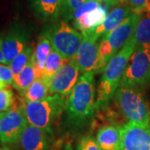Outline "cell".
Segmentation results:
<instances>
[{
    "label": "cell",
    "instance_id": "603a6c76",
    "mask_svg": "<svg viewBox=\"0 0 150 150\" xmlns=\"http://www.w3.org/2000/svg\"><path fill=\"white\" fill-rule=\"evenodd\" d=\"M33 54V52L32 48L27 46V48H25L21 54H18L16 58L12 61L10 64L8 65L14 77L18 74L22 70L27 66L32 58Z\"/></svg>",
    "mask_w": 150,
    "mask_h": 150
},
{
    "label": "cell",
    "instance_id": "e575fe53",
    "mask_svg": "<svg viewBox=\"0 0 150 150\" xmlns=\"http://www.w3.org/2000/svg\"><path fill=\"white\" fill-rule=\"evenodd\" d=\"M95 1H98V2H99V3H100V2H102V1H103V0H95Z\"/></svg>",
    "mask_w": 150,
    "mask_h": 150
},
{
    "label": "cell",
    "instance_id": "52a82bcc",
    "mask_svg": "<svg viewBox=\"0 0 150 150\" xmlns=\"http://www.w3.org/2000/svg\"><path fill=\"white\" fill-rule=\"evenodd\" d=\"M28 123L23 109V100L21 103L16 101L14 106L10 110L3 112L0 118L1 144L4 147L18 144Z\"/></svg>",
    "mask_w": 150,
    "mask_h": 150
},
{
    "label": "cell",
    "instance_id": "4316f807",
    "mask_svg": "<svg viewBox=\"0 0 150 150\" xmlns=\"http://www.w3.org/2000/svg\"><path fill=\"white\" fill-rule=\"evenodd\" d=\"M77 150H102L98 146L96 139L90 135L83 136L79 141Z\"/></svg>",
    "mask_w": 150,
    "mask_h": 150
},
{
    "label": "cell",
    "instance_id": "8992f818",
    "mask_svg": "<svg viewBox=\"0 0 150 150\" xmlns=\"http://www.w3.org/2000/svg\"><path fill=\"white\" fill-rule=\"evenodd\" d=\"M150 83V48H136L119 85L142 88Z\"/></svg>",
    "mask_w": 150,
    "mask_h": 150
},
{
    "label": "cell",
    "instance_id": "30bf717a",
    "mask_svg": "<svg viewBox=\"0 0 150 150\" xmlns=\"http://www.w3.org/2000/svg\"><path fill=\"white\" fill-rule=\"evenodd\" d=\"M121 150H150V124H123Z\"/></svg>",
    "mask_w": 150,
    "mask_h": 150
},
{
    "label": "cell",
    "instance_id": "d6986e66",
    "mask_svg": "<svg viewBox=\"0 0 150 150\" xmlns=\"http://www.w3.org/2000/svg\"><path fill=\"white\" fill-rule=\"evenodd\" d=\"M49 94L48 78H37L28 89L22 95L24 100L29 102H37L46 98Z\"/></svg>",
    "mask_w": 150,
    "mask_h": 150
},
{
    "label": "cell",
    "instance_id": "1f68e13d",
    "mask_svg": "<svg viewBox=\"0 0 150 150\" xmlns=\"http://www.w3.org/2000/svg\"><path fill=\"white\" fill-rule=\"evenodd\" d=\"M62 150H74V149H73L72 145L70 144H64Z\"/></svg>",
    "mask_w": 150,
    "mask_h": 150
},
{
    "label": "cell",
    "instance_id": "5b68a950",
    "mask_svg": "<svg viewBox=\"0 0 150 150\" xmlns=\"http://www.w3.org/2000/svg\"><path fill=\"white\" fill-rule=\"evenodd\" d=\"M43 33L49 38L52 48L63 58L66 60L75 58L83 40L82 33L71 27L66 21L55 23Z\"/></svg>",
    "mask_w": 150,
    "mask_h": 150
},
{
    "label": "cell",
    "instance_id": "d4e9b609",
    "mask_svg": "<svg viewBox=\"0 0 150 150\" xmlns=\"http://www.w3.org/2000/svg\"><path fill=\"white\" fill-rule=\"evenodd\" d=\"M88 0H64L60 13L66 18H73L74 13L79 9Z\"/></svg>",
    "mask_w": 150,
    "mask_h": 150
},
{
    "label": "cell",
    "instance_id": "ac0fdd59",
    "mask_svg": "<svg viewBox=\"0 0 150 150\" xmlns=\"http://www.w3.org/2000/svg\"><path fill=\"white\" fill-rule=\"evenodd\" d=\"M64 0H33V7L38 14L45 19H55L59 16Z\"/></svg>",
    "mask_w": 150,
    "mask_h": 150
},
{
    "label": "cell",
    "instance_id": "5bb4252c",
    "mask_svg": "<svg viewBox=\"0 0 150 150\" xmlns=\"http://www.w3.org/2000/svg\"><path fill=\"white\" fill-rule=\"evenodd\" d=\"M123 125H104L98 129L96 141L102 150H121Z\"/></svg>",
    "mask_w": 150,
    "mask_h": 150
},
{
    "label": "cell",
    "instance_id": "7402d4cb",
    "mask_svg": "<svg viewBox=\"0 0 150 150\" xmlns=\"http://www.w3.org/2000/svg\"><path fill=\"white\" fill-rule=\"evenodd\" d=\"M52 48V44L48 36L44 33H42L38 38L37 45L33 52L35 63H44Z\"/></svg>",
    "mask_w": 150,
    "mask_h": 150
},
{
    "label": "cell",
    "instance_id": "7c38bea8",
    "mask_svg": "<svg viewBox=\"0 0 150 150\" xmlns=\"http://www.w3.org/2000/svg\"><path fill=\"white\" fill-rule=\"evenodd\" d=\"M141 15L142 14L132 13L118 27L101 38V39L106 40L108 43L113 54H117L125 43L134 36Z\"/></svg>",
    "mask_w": 150,
    "mask_h": 150
},
{
    "label": "cell",
    "instance_id": "8fae6325",
    "mask_svg": "<svg viewBox=\"0 0 150 150\" xmlns=\"http://www.w3.org/2000/svg\"><path fill=\"white\" fill-rule=\"evenodd\" d=\"M28 32L22 26H13L9 29L2 41L4 64L9 65L17 56L27 48Z\"/></svg>",
    "mask_w": 150,
    "mask_h": 150
},
{
    "label": "cell",
    "instance_id": "4dcf8cb0",
    "mask_svg": "<svg viewBox=\"0 0 150 150\" xmlns=\"http://www.w3.org/2000/svg\"><path fill=\"white\" fill-rule=\"evenodd\" d=\"M105 4L108 6H115L117 5L119 2V0H103Z\"/></svg>",
    "mask_w": 150,
    "mask_h": 150
},
{
    "label": "cell",
    "instance_id": "f546056e",
    "mask_svg": "<svg viewBox=\"0 0 150 150\" xmlns=\"http://www.w3.org/2000/svg\"><path fill=\"white\" fill-rule=\"evenodd\" d=\"M3 35H0V64H4V54L2 50V41H3Z\"/></svg>",
    "mask_w": 150,
    "mask_h": 150
},
{
    "label": "cell",
    "instance_id": "9c48e42d",
    "mask_svg": "<svg viewBox=\"0 0 150 150\" xmlns=\"http://www.w3.org/2000/svg\"><path fill=\"white\" fill-rule=\"evenodd\" d=\"M79 72L74 59L68 60L58 72L48 79L49 94H59L68 98L79 78Z\"/></svg>",
    "mask_w": 150,
    "mask_h": 150
},
{
    "label": "cell",
    "instance_id": "2e32d148",
    "mask_svg": "<svg viewBox=\"0 0 150 150\" xmlns=\"http://www.w3.org/2000/svg\"><path fill=\"white\" fill-rule=\"evenodd\" d=\"M108 12V5L99 4L96 9L87 13L74 20V26L81 33L93 32L105 20Z\"/></svg>",
    "mask_w": 150,
    "mask_h": 150
},
{
    "label": "cell",
    "instance_id": "d6a6232c",
    "mask_svg": "<svg viewBox=\"0 0 150 150\" xmlns=\"http://www.w3.org/2000/svg\"><path fill=\"white\" fill-rule=\"evenodd\" d=\"M8 85H7L5 83H2V82H0V90L1 89H3V88H7Z\"/></svg>",
    "mask_w": 150,
    "mask_h": 150
},
{
    "label": "cell",
    "instance_id": "7a4b0ae2",
    "mask_svg": "<svg viewBox=\"0 0 150 150\" xmlns=\"http://www.w3.org/2000/svg\"><path fill=\"white\" fill-rule=\"evenodd\" d=\"M136 48L134 34L123 48L112 57L103 72V76L97 88L96 111L108 105L114 98L122 79L129 60Z\"/></svg>",
    "mask_w": 150,
    "mask_h": 150
},
{
    "label": "cell",
    "instance_id": "4fadbf2b",
    "mask_svg": "<svg viewBox=\"0 0 150 150\" xmlns=\"http://www.w3.org/2000/svg\"><path fill=\"white\" fill-rule=\"evenodd\" d=\"M47 134L45 131L28 123L19 140L22 150H48Z\"/></svg>",
    "mask_w": 150,
    "mask_h": 150
},
{
    "label": "cell",
    "instance_id": "9a60e30c",
    "mask_svg": "<svg viewBox=\"0 0 150 150\" xmlns=\"http://www.w3.org/2000/svg\"><path fill=\"white\" fill-rule=\"evenodd\" d=\"M133 12L129 5L116 7L108 13L105 20L102 24L91 33H93L98 38L103 37V35L109 33L114 28L118 27Z\"/></svg>",
    "mask_w": 150,
    "mask_h": 150
},
{
    "label": "cell",
    "instance_id": "e0dca14e",
    "mask_svg": "<svg viewBox=\"0 0 150 150\" xmlns=\"http://www.w3.org/2000/svg\"><path fill=\"white\" fill-rule=\"evenodd\" d=\"M36 79L37 75L35 72V59L34 55L33 54L32 58L27 66L18 74L14 77L13 86L21 94H23Z\"/></svg>",
    "mask_w": 150,
    "mask_h": 150
},
{
    "label": "cell",
    "instance_id": "cb8c5ba5",
    "mask_svg": "<svg viewBox=\"0 0 150 150\" xmlns=\"http://www.w3.org/2000/svg\"><path fill=\"white\" fill-rule=\"evenodd\" d=\"M16 98L10 88H4L0 90V112L10 110L14 106Z\"/></svg>",
    "mask_w": 150,
    "mask_h": 150
},
{
    "label": "cell",
    "instance_id": "277c9868",
    "mask_svg": "<svg viewBox=\"0 0 150 150\" xmlns=\"http://www.w3.org/2000/svg\"><path fill=\"white\" fill-rule=\"evenodd\" d=\"M114 101L129 122L150 124L149 103L140 88L119 85L114 94Z\"/></svg>",
    "mask_w": 150,
    "mask_h": 150
},
{
    "label": "cell",
    "instance_id": "6da1fadb",
    "mask_svg": "<svg viewBox=\"0 0 150 150\" xmlns=\"http://www.w3.org/2000/svg\"><path fill=\"white\" fill-rule=\"evenodd\" d=\"M93 76V73H83L67 98L65 110L69 121L74 126L83 125L96 111L97 90Z\"/></svg>",
    "mask_w": 150,
    "mask_h": 150
},
{
    "label": "cell",
    "instance_id": "d590c367",
    "mask_svg": "<svg viewBox=\"0 0 150 150\" xmlns=\"http://www.w3.org/2000/svg\"><path fill=\"white\" fill-rule=\"evenodd\" d=\"M2 114H3V112H0V118H1V116H2Z\"/></svg>",
    "mask_w": 150,
    "mask_h": 150
},
{
    "label": "cell",
    "instance_id": "ba28073f",
    "mask_svg": "<svg viewBox=\"0 0 150 150\" xmlns=\"http://www.w3.org/2000/svg\"><path fill=\"white\" fill-rule=\"evenodd\" d=\"M83 40L79 51L74 58L79 69L83 73H93L96 74L103 72L107 64L98 51V39L93 33H82Z\"/></svg>",
    "mask_w": 150,
    "mask_h": 150
},
{
    "label": "cell",
    "instance_id": "484cf974",
    "mask_svg": "<svg viewBox=\"0 0 150 150\" xmlns=\"http://www.w3.org/2000/svg\"><path fill=\"white\" fill-rule=\"evenodd\" d=\"M128 4L134 13H150V0H128Z\"/></svg>",
    "mask_w": 150,
    "mask_h": 150
},
{
    "label": "cell",
    "instance_id": "3957f363",
    "mask_svg": "<svg viewBox=\"0 0 150 150\" xmlns=\"http://www.w3.org/2000/svg\"><path fill=\"white\" fill-rule=\"evenodd\" d=\"M66 97L53 94L37 102L23 100V109L28 124L51 133L52 123L66 109Z\"/></svg>",
    "mask_w": 150,
    "mask_h": 150
},
{
    "label": "cell",
    "instance_id": "836d02e7",
    "mask_svg": "<svg viewBox=\"0 0 150 150\" xmlns=\"http://www.w3.org/2000/svg\"><path fill=\"white\" fill-rule=\"evenodd\" d=\"M0 150H9L8 147H4V148H0Z\"/></svg>",
    "mask_w": 150,
    "mask_h": 150
},
{
    "label": "cell",
    "instance_id": "f1b7e54d",
    "mask_svg": "<svg viewBox=\"0 0 150 150\" xmlns=\"http://www.w3.org/2000/svg\"><path fill=\"white\" fill-rule=\"evenodd\" d=\"M14 75L13 74L8 65H3L0 64V82L7 85L13 84Z\"/></svg>",
    "mask_w": 150,
    "mask_h": 150
},
{
    "label": "cell",
    "instance_id": "44dd1931",
    "mask_svg": "<svg viewBox=\"0 0 150 150\" xmlns=\"http://www.w3.org/2000/svg\"><path fill=\"white\" fill-rule=\"evenodd\" d=\"M64 58H63L60 54L54 48H52L50 54L45 60V69L43 77L51 78L53 75L58 72L67 62Z\"/></svg>",
    "mask_w": 150,
    "mask_h": 150
},
{
    "label": "cell",
    "instance_id": "ffe728a7",
    "mask_svg": "<svg viewBox=\"0 0 150 150\" xmlns=\"http://www.w3.org/2000/svg\"><path fill=\"white\" fill-rule=\"evenodd\" d=\"M136 48H150V13L141 15L134 32Z\"/></svg>",
    "mask_w": 150,
    "mask_h": 150
},
{
    "label": "cell",
    "instance_id": "83f0119b",
    "mask_svg": "<svg viewBox=\"0 0 150 150\" xmlns=\"http://www.w3.org/2000/svg\"><path fill=\"white\" fill-rule=\"evenodd\" d=\"M99 4H100L99 2L95 1V0H88L79 9H78L74 13L73 18L74 20H76V19L79 18L81 16H83V14H85L87 13H89L91 11L96 9L98 7V5H99Z\"/></svg>",
    "mask_w": 150,
    "mask_h": 150
}]
</instances>
